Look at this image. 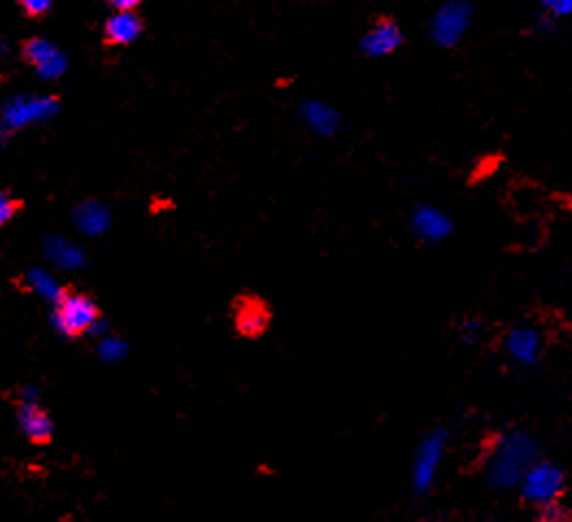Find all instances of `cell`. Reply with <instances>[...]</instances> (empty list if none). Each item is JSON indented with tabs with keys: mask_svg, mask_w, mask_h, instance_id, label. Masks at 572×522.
Returning a JSON list of instances; mask_svg holds the SVG:
<instances>
[{
	"mask_svg": "<svg viewBox=\"0 0 572 522\" xmlns=\"http://www.w3.org/2000/svg\"><path fill=\"white\" fill-rule=\"evenodd\" d=\"M101 355L109 359V362H116L118 357L124 355V344L118 340H105L101 344Z\"/></svg>",
	"mask_w": 572,
	"mask_h": 522,
	"instance_id": "17",
	"label": "cell"
},
{
	"mask_svg": "<svg viewBox=\"0 0 572 522\" xmlns=\"http://www.w3.org/2000/svg\"><path fill=\"white\" fill-rule=\"evenodd\" d=\"M413 233L424 242H440V239L449 237L453 231V222L438 207L422 205L413 211L412 216Z\"/></svg>",
	"mask_w": 572,
	"mask_h": 522,
	"instance_id": "10",
	"label": "cell"
},
{
	"mask_svg": "<svg viewBox=\"0 0 572 522\" xmlns=\"http://www.w3.org/2000/svg\"><path fill=\"white\" fill-rule=\"evenodd\" d=\"M113 11H138L144 0H105Z\"/></svg>",
	"mask_w": 572,
	"mask_h": 522,
	"instance_id": "19",
	"label": "cell"
},
{
	"mask_svg": "<svg viewBox=\"0 0 572 522\" xmlns=\"http://www.w3.org/2000/svg\"><path fill=\"white\" fill-rule=\"evenodd\" d=\"M98 318H101V312L87 294L62 290L59 298L54 301L53 324L59 334L68 337L90 334L98 324Z\"/></svg>",
	"mask_w": 572,
	"mask_h": 522,
	"instance_id": "2",
	"label": "cell"
},
{
	"mask_svg": "<svg viewBox=\"0 0 572 522\" xmlns=\"http://www.w3.org/2000/svg\"><path fill=\"white\" fill-rule=\"evenodd\" d=\"M22 209H24V200L11 192H0V227L9 225Z\"/></svg>",
	"mask_w": 572,
	"mask_h": 522,
	"instance_id": "14",
	"label": "cell"
},
{
	"mask_svg": "<svg viewBox=\"0 0 572 522\" xmlns=\"http://www.w3.org/2000/svg\"><path fill=\"white\" fill-rule=\"evenodd\" d=\"M531 464H536V444L529 435L516 431L500 438L490 461V481L497 488H509L520 483Z\"/></svg>",
	"mask_w": 572,
	"mask_h": 522,
	"instance_id": "1",
	"label": "cell"
},
{
	"mask_svg": "<svg viewBox=\"0 0 572 522\" xmlns=\"http://www.w3.org/2000/svg\"><path fill=\"white\" fill-rule=\"evenodd\" d=\"M402 44V31L394 18H379L359 42L366 57H385L396 53Z\"/></svg>",
	"mask_w": 572,
	"mask_h": 522,
	"instance_id": "6",
	"label": "cell"
},
{
	"mask_svg": "<svg viewBox=\"0 0 572 522\" xmlns=\"http://www.w3.org/2000/svg\"><path fill=\"white\" fill-rule=\"evenodd\" d=\"M20 57L22 62L35 68L44 76H54L57 72H62L63 68L62 53L57 51L54 44L44 40V37H29V40L22 42Z\"/></svg>",
	"mask_w": 572,
	"mask_h": 522,
	"instance_id": "9",
	"label": "cell"
},
{
	"mask_svg": "<svg viewBox=\"0 0 572 522\" xmlns=\"http://www.w3.org/2000/svg\"><path fill=\"white\" fill-rule=\"evenodd\" d=\"M18 424L22 433L35 444H44L53 438V420L48 413L40 410L37 402H22L18 411Z\"/></svg>",
	"mask_w": 572,
	"mask_h": 522,
	"instance_id": "12",
	"label": "cell"
},
{
	"mask_svg": "<svg viewBox=\"0 0 572 522\" xmlns=\"http://www.w3.org/2000/svg\"><path fill=\"white\" fill-rule=\"evenodd\" d=\"M505 346H508V353L511 359H516V362L522 363V366H531V363H536L538 357H540L542 340L536 329L520 326V329L509 331L508 340H505Z\"/></svg>",
	"mask_w": 572,
	"mask_h": 522,
	"instance_id": "11",
	"label": "cell"
},
{
	"mask_svg": "<svg viewBox=\"0 0 572 522\" xmlns=\"http://www.w3.org/2000/svg\"><path fill=\"white\" fill-rule=\"evenodd\" d=\"M461 334H464L468 340H470V337H472V340H475L477 334H479V323H477V320H466V323L461 324Z\"/></svg>",
	"mask_w": 572,
	"mask_h": 522,
	"instance_id": "20",
	"label": "cell"
},
{
	"mask_svg": "<svg viewBox=\"0 0 572 522\" xmlns=\"http://www.w3.org/2000/svg\"><path fill=\"white\" fill-rule=\"evenodd\" d=\"M544 9L553 15V18H568L572 15V0H542Z\"/></svg>",
	"mask_w": 572,
	"mask_h": 522,
	"instance_id": "16",
	"label": "cell"
},
{
	"mask_svg": "<svg viewBox=\"0 0 572 522\" xmlns=\"http://www.w3.org/2000/svg\"><path fill=\"white\" fill-rule=\"evenodd\" d=\"M472 7L466 0H451L435 11L431 20V37L438 46L453 48L464 40L468 26H470Z\"/></svg>",
	"mask_w": 572,
	"mask_h": 522,
	"instance_id": "3",
	"label": "cell"
},
{
	"mask_svg": "<svg viewBox=\"0 0 572 522\" xmlns=\"http://www.w3.org/2000/svg\"><path fill=\"white\" fill-rule=\"evenodd\" d=\"M305 118H307V122L312 124L318 133H325V135H334L342 127L340 113L326 105H318V102L305 109Z\"/></svg>",
	"mask_w": 572,
	"mask_h": 522,
	"instance_id": "13",
	"label": "cell"
},
{
	"mask_svg": "<svg viewBox=\"0 0 572 522\" xmlns=\"http://www.w3.org/2000/svg\"><path fill=\"white\" fill-rule=\"evenodd\" d=\"M520 488L522 497L531 500V503H553L564 489V475L557 466L548 464V461H536L525 472V477L520 478Z\"/></svg>",
	"mask_w": 572,
	"mask_h": 522,
	"instance_id": "4",
	"label": "cell"
},
{
	"mask_svg": "<svg viewBox=\"0 0 572 522\" xmlns=\"http://www.w3.org/2000/svg\"><path fill=\"white\" fill-rule=\"evenodd\" d=\"M53 3L54 0H18V7L22 9V14H24L26 18L37 20V18H44V15L53 9Z\"/></svg>",
	"mask_w": 572,
	"mask_h": 522,
	"instance_id": "15",
	"label": "cell"
},
{
	"mask_svg": "<svg viewBox=\"0 0 572 522\" xmlns=\"http://www.w3.org/2000/svg\"><path fill=\"white\" fill-rule=\"evenodd\" d=\"M144 31V20L138 11H116L102 26V44L107 48H124L133 44Z\"/></svg>",
	"mask_w": 572,
	"mask_h": 522,
	"instance_id": "8",
	"label": "cell"
},
{
	"mask_svg": "<svg viewBox=\"0 0 572 522\" xmlns=\"http://www.w3.org/2000/svg\"><path fill=\"white\" fill-rule=\"evenodd\" d=\"M564 518H566V514H564V509L559 508L557 503H547V505H542V520L544 522H564Z\"/></svg>",
	"mask_w": 572,
	"mask_h": 522,
	"instance_id": "18",
	"label": "cell"
},
{
	"mask_svg": "<svg viewBox=\"0 0 572 522\" xmlns=\"http://www.w3.org/2000/svg\"><path fill=\"white\" fill-rule=\"evenodd\" d=\"M446 449V431H433L431 435L424 438V442L418 446L416 459H413V488L418 492H427L431 488L435 472H438L440 464H442V455Z\"/></svg>",
	"mask_w": 572,
	"mask_h": 522,
	"instance_id": "5",
	"label": "cell"
},
{
	"mask_svg": "<svg viewBox=\"0 0 572 522\" xmlns=\"http://www.w3.org/2000/svg\"><path fill=\"white\" fill-rule=\"evenodd\" d=\"M233 323L239 335L259 337L270 324V312L257 296H239L233 307Z\"/></svg>",
	"mask_w": 572,
	"mask_h": 522,
	"instance_id": "7",
	"label": "cell"
}]
</instances>
